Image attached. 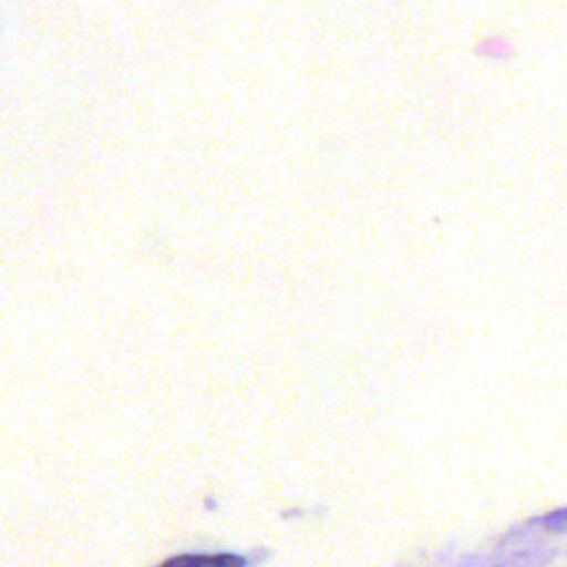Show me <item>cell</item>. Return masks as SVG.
Segmentation results:
<instances>
[{"instance_id":"obj_2","label":"cell","mask_w":567,"mask_h":567,"mask_svg":"<svg viewBox=\"0 0 567 567\" xmlns=\"http://www.w3.org/2000/svg\"><path fill=\"white\" fill-rule=\"evenodd\" d=\"M545 527H549L551 532H567V507L563 509H556V512H549L545 518H543Z\"/></svg>"},{"instance_id":"obj_1","label":"cell","mask_w":567,"mask_h":567,"mask_svg":"<svg viewBox=\"0 0 567 567\" xmlns=\"http://www.w3.org/2000/svg\"><path fill=\"white\" fill-rule=\"evenodd\" d=\"M162 567H246V563L239 556H179Z\"/></svg>"}]
</instances>
